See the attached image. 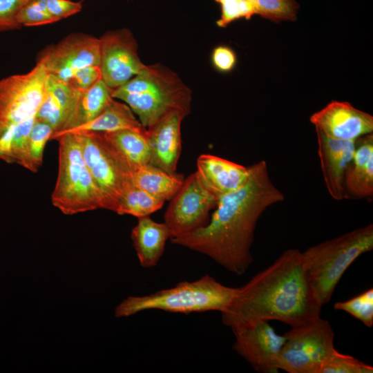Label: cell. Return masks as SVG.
<instances>
[{"mask_svg": "<svg viewBox=\"0 0 373 373\" xmlns=\"http://www.w3.org/2000/svg\"><path fill=\"white\" fill-rule=\"evenodd\" d=\"M164 202V200L133 186L119 199L115 213L119 215H131L137 218L149 216L160 209Z\"/></svg>", "mask_w": 373, "mask_h": 373, "instance_id": "25", "label": "cell"}, {"mask_svg": "<svg viewBox=\"0 0 373 373\" xmlns=\"http://www.w3.org/2000/svg\"><path fill=\"white\" fill-rule=\"evenodd\" d=\"M218 198L197 171L189 175L171 199L164 216L171 238L204 227L209 222V212L216 207Z\"/></svg>", "mask_w": 373, "mask_h": 373, "instance_id": "10", "label": "cell"}, {"mask_svg": "<svg viewBox=\"0 0 373 373\" xmlns=\"http://www.w3.org/2000/svg\"><path fill=\"white\" fill-rule=\"evenodd\" d=\"M248 169V178L240 188L219 196L204 227L171 238L172 243L204 254L237 275L243 274L254 261L251 247L260 217L285 200L269 175L265 160Z\"/></svg>", "mask_w": 373, "mask_h": 373, "instance_id": "1", "label": "cell"}, {"mask_svg": "<svg viewBox=\"0 0 373 373\" xmlns=\"http://www.w3.org/2000/svg\"><path fill=\"white\" fill-rule=\"evenodd\" d=\"M315 129L318 155L326 189L334 200H343L347 198L344 179L353 158L356 140L330 137Z\"/></svg>", "mask_w": 373, "mask_h": 373, "instance_id": "15", "label": "cell"}, {"mask_svg": "<svg viewBox=\"0 0 373 373\" xmlns=\"http://www.w3.org/2000/svg\"><path fill=\"white\" fill-rule=\"evenodd\" d=\"M221 6V16L217 21L219 27L224 28L236 19H250L256 15L254 4L249 0H215Z\"/></svg>", "mask_w": 373, "mask_h": 373, "instance_id": "31", "label": "cell"}, {"mask_svg": "<svg viewBox=\"0 0 373 373\" xmlns=\"http://www.w3.org/2000/svg\"><path fill=\"white\" fill-rule=\"evenodd\" d=\"M256 14L274 20H294L298 10L296 0H256Z\"/></svg>", "mask_w": 373, "mask_h": 373, "instance_id": "29", "label": "cell"}, {"mask_svg": "<svg viewBox=\"0 0 373 373\" xmlns=\"http://www.w3.org/2000/svg\"><path fill=\"white\" fill-rule=\"evenodd\" d=\"M284 336L278 368L288 373H318L323 361L335 348L334 329L321 316L292 327Z\"/></svg>", "mask_w": 373, "mask_h": 373, "instance_id": "8", "label": "cell"}, {"mask_svg": "<svg viewBox=\"0 0 373 373\" xmlns=\"http://www.w3.org/2000/svg\"><path fill=\"white\" fill-rule=\"evenodd\" d=\"M197 171L218 196L238 189L249 176L248 167L210 154L198 157Z\"/></svg>", "mask_w": 373, "mask_h": 373, "instance_id": "17", "label": "cell"}, {"mask_svg": "<svg viewBox=\"0 0 373 373\" xmlns=\"http://www.w3.org/2000/svg\"><path fill=\"white\" fill-rule=\"evenodd\" d=\"M373 249V225L357 228L302 252L303 267L319 303L331 299L340 279L361 255Z\"/></svg>", "mask_w": 373, "mask_h": 373, "instance_id": "4", "label": "cell"}, {"mask_svg": "<svg viewBox=\"0 0 373 373\" xmlns=\"http://www.w3.org/2000/svg\"><path fill=\"white\" fill-rule=\"evenodd\" d=\"M309 121L315 128L336 139L356 140L373 131V117L347 102L332 101L312 114Z\"/></svg>", "mask_w": 373, "mask_h": 373, "instance_id": "14", "label": "cell"}, {"mask_svg": "<svg viewBox=\"0 0 373 373\" xmlns=\"http://www.w3.org/2000/svg\"><path fill=\"white\" fill-rule=\"evenodd\" d=\"M250 1H251L254 4L255 3V2L256 1V0H249Z\"/></svg>", "mask_w": 373, "mask_h": 373, "instance_id": "36", "label": "cell"}, {"mask_svg": "<svg viewBox=\"0 0 373 373\" xmlns=\"http://www.w3.org/2000/svg\"><path fill=\"white\" fill-rule=\"evenodd\" d=\"M54 130L47 123L35 119L30 133L21 165L25 169L37 172L42 164L45 146Z\"/></svg>", "mask_w": 373, "mask_h": 373, "instance_id": "26", "label": "cell"}, {"mask_svg": "<svg viewBox=\"0 0 373 373\" xmlns=\"http://www.w3.org/2000/svg\"><path fill=\"white\" fill-rule=\"evenodd\" d=\"M76 92L68 82L48 74L46 96L35 119L48 124L54 132L58 131L70 109Z\"/></svg>", "mask_w": 373, "mask_h": 373, "instance_id": "21", "label": "cell"}, {"mask_svg": "<svg viewBox=\"0 0 373 373\" xmlns=\"http://www.w3.org/2000/svg\"><path fill=\"white\" fill-rule=\"evenodd\" d=\"M46 8L50 15L58 21L74 15L82 10L81 2L70 0H45Z\"/></svg>", "mask_w": 373, "mask_h": 373, "instance_id": "34", "label": "cell"}, {"mask_svg": "<svg viewBox=\"0 0 373 373\" xmlns=\"http://www.w3.org/2000/svg\"><path fill=\"white\" fill-rule=\"evenodd\" d=\"M102 133L133 172L149 164L151 151L146 129L126 128Z\"/></svg>", "mask_w": 373, "mask_h": 373, "instance_id": "22", "label": "cell"}, {"mask_svg": "<svg viewBox=\"0 0 373 373\" xmlns=\"http://www.w3.org/2000/svg\"><path fill=\"white\" fill-rule=\"evenodd\" d=\"M17 22L21 26H35L56 22L49 13L45 0H29L17 15Z\"/></svg>", "mask_w": 373, "mask_h": 373, "instance_id": "30", "label": "cell"}, {"mask_svg": "<svg viewBox=\"0 0 373 373\" xmlns=\"http://www.w3.org/2000/svg\"><path fill=\"white\" fill-rule=\"evenodd\" d=\"M146 129L124 102L115 99L96 117L68 133H110L122 129ZM65 134V133H64ZM64 135V134H63Z\"/></svg>", "mask_w": 373, "mask_h": 373, "instance_id": "23", "label": "cell"}, {"mask_svg": "<svg viewBox=\"0 0 373 373\" xmlns=\"http://www.w3.org/2000/svg\"><path fill=\"white\" fill-rule=\"evenodd\" d=\"M184 180L182 174H169L149 164L133 172L135 186L164 201L171 200L176 194Z\"/></svg>", "mask_w": 373, "mask_h": 373, "instance_id": "24", "label": "cell"}, {"mask_svg": "<svg viewBox=\"0 0 373 373\" xmlns=\"http://www.w3.org/2000/svg\"><path fill=\"white\" fill-rule=\"evenodd\" d=\"M322 307L306 276L302 252L289 249L236 287L221 314L222 323L231 329L273 320L292 327L320 317Z\"/></svg>", "mask_w": 373, "mask_h": 373, "instance_id": "2", "label": "cell"}, {"mask_svg": "<svg viewBox=\"0 0 373 373\" xmlns=\"http://www.w3.org/2000/svg\"><path fill=\"white\" fill-rule=\"evenodd\" d=\"M231 330L235 336L233 350L254 370L278 372V360L285 338L277 334L269 321H258Z\"/></svg>", "mask_w": 373, "mask_h": 373, "instance_id": "13", "label": "cell"}, {"mask_svg": "<svg viewBox=\"0 0 373 373\" xmlns=\"http://www.w3.org/2000/svg\"><path fill=\"white\" fill-rule=\"evenodd\" d=\"M99 39L102 79L113 90L146 66L139 57L137 42L131 30L124 28L108 31Z\"/></svg>", "mask_w": 373, "mask_h": 373, "instance_id": "12", "label": "cell"}, {"mask_svg": "<svg viewBox=\"0 0 373 373\" xmlns=\"http://www.w3.org/2000/svg\"><path fill=\"white\" fill-rule=\"evenodd\" d=\"M236 291V287L224 285L211 276L204 275L196 280L180 282L174 287L148 295L129 296L115 308V316L127 317L151 309L183 314L222 312Z\"/></svg>", "mask_w": 373, "mask_h": 373, "instance_id": "5", "label": "cell"}, {"mask_svg": "<svg viewBox=\"0 0 373 373\" xmlns=\"http://www.w3.org/2000/svg\"><path fill=\"white\" fill-rule=\"evenodd\" d=\"M113 91L102 79L87 90H77L63 125L52 134L50 140H57L66 132L96 117L114 99Z\"/></svg>", "mask_w": 373, "mask_h": 373, "instance_id": "18", "label": "cell"}, {"mask_svg": "<svg viewBox=\"0 0 373 373\" xmlns=\"http://www.w3.org/2000/svg\"><path fill=\"white\" fill-rule=\"evenodd\" d=\"M112 95L126 104L146 129L174 111L188 115L192 100L190 88L175 73L160 64L146 65Z\"/></svg>", "mask_w": 373, "mask_h": 373, "instance_id": "3", "label": "cell"}, {"mask_svg": "<svg viewBox=\"0 0 373 373\" xmlns=\"http://www.w3.org/2000/svg\"><path fill=\"white\" fill-rule=\"evenodd\" d=\"M74 133L84 162L102 195L104 209L115 212L122 196L134 185L133 172L102 133Z\"/></svg>", "mask_w": 373, "mask_h": 373, "instance_id": "7", "label": "cell"}, {"mask_svg": "<svg viewBox=\"0 0 373 373\" xmlns=\"http://www.w3.org/2000/svg\"><path fill=\"white\" fill-rule=\"evenodd\" d=\"M211 60L213 66L218 70L229 72L236 66L237 58L236 53L231 48L219 46L213 49Z\"/></svg>", "mask_w": 373, "mask_h": 373, "instance_id": "35", "label": "cell"}, {"mask_svg": "<svg viewBox=\"0 0 373 373\" xmlns=\"http://www.w3.org/2000/svg\"><path fill=\"white\" fill-rule=\"evenodd\" d=\"M171 236L164 222H155L149 216L138 218L137 224L131 231V239L143 267L150 268L157 264Z\"/></svg>", "mask_w": 373, "mask_h": 373, "instance_id": "20", "label": "cell"}, {"mask_svg": "<svg viewBox=\"0 0 373 373\" xmlns=\"http://www.w3.org/2000/svg\"><path fill=\"white\" fill-rule=\"evenodd\" d=\"M57 140L59 166L51 195L53 206L66 215L104 209L102 195L84 162L75 135L65 133Z\"/></svg>", "mask_w": 373, "mask_h": 373, "instance_id": "6", "label": "cell"}, {"mask_svg": "<svg viewBox=\"0 0 373 373\" xmlns=\"http://www.w3.org/2000/svg\"><path fill=\"white\" fill-rule=\"evenodd\" d=\"M29 0H0V31L18 29L17 15Z\"/></svg>", "mask_w": 373, "mask_h": 373, "instance_id": "32", "label": "cell"}, {"mask_svg": "<svg viewBox=\"0 0 373 373\" xmlns=\"http://www.w3.org/2000/svg\"><path fill=\"white\" fill-rule=\"evenodd\" d=\"M185 113H169L153 126L146 129L151 151L149 164L169 173H176L182 150L181 123Z\"/></svg>", "mask_w": 373, "mask_h": 373, "instance_id": "16", "label": "cell"}, {"mask_svg": "<svg viewBox=\"0 0 373 373\" xmlns=\"http://www.w3.org/2000/svg\"><path fill=\"white\" fill-rule=\"evenodd\" d=\"M48 73L41 64L0 81V130L35 117L46 93Z\"/></svg>", "mask_w": 373, "mask_h": 373, "instance_id": "9", "label": "cell"}, {"mask_svg": "<svg viewBox=\"0 0 373 373\" xmlns=\"http://www.w3.org/2000/svg\"><path fill=\"white\" fill-rule=\"evenodd\" d=\"M99 39L84 33H73L44 49L37 63L48 75L68 82L79 70L89 66H99Z\"/></svg>", "mask_w": 373, "mask_h": 373, "instance_id": "11", "label": "cell"}, {"mask_svg": "<svg viewBox=\"0 0 373 373\" xmlns=\"http://www.w3.org/2000/svg\"><path fill=\"white\" fill-rule=\"evenodd\" d=\"M102 79L98 66H89L77 70L68 82L76 90H85L92 87Z\"/></svg>", "mask_w": 373, "mask_h": 373, "instance_id": "33", "label": "cell"}, {"mask_svg": "<svg viewBox=\"0 0 373 373\" xmlns=\"http://www.w3.org/2000/svg\"><path fill=\"white\" fill-rule=\"evenodd\" d=\"M373 367L335 348L323 361L318 373H372Z\"/></svg>", "mask_w": 373, "mask_h": 373, "instance_id": "28", "label": "cell"}, {"mask_svg": "<svg viewBox=\"0 0 373 373\" xmlns=\"http://www.w3.org/2000/svg\"><path fill=\"white\" fill-rule=\"evenodd\" d=\"M334 308L345 312L371 327L373 325V289L370 288L347 300L336 302Z\"/></svg>", "mask_w": 373, "mask_h": 373, "instance_id": "27", "label": "cell"}, {"mask_svg": "<svg viewBox=\"0 0 373 373\" xmlns=\"http://www.w3.org/2000/svg\"><path fill=\"white\" fill-rule=\"evenodd\" d=\"M347 197L358 198L373 196V135L370 133L356 140L352 160L344 179Z\"/></svg>", "mask_w": 373, "mask_h": 373, "instance_id": "19", "label": "cell"}]
</instances>
